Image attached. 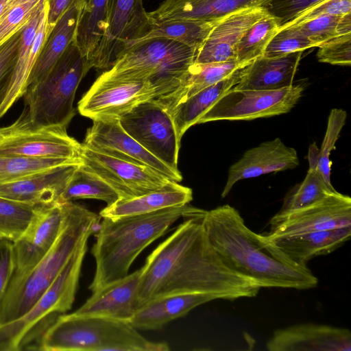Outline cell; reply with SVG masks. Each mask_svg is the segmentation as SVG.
I'll return each mask as SVG.
<instances>
[{
    "label": "cell",
    "mask_w": 351,
    "mask_h": 351,
    "mask_svg": "<svg viewBox=\"0 0 351 351\" xmlns=\"http://www.w3.org/2000/svg\"><path fill=\"white\" fill-rule=\"evenodd\" d=\"M204 211L185 218L147 256L141 267L137 309L178 293H204L230 301L257 295L261 288L227 267L213 248L202 224Z\"/></svg>",
    "instance_id": "obj_1"
},
{
    "label": "cell",
    "mask_w": 351,
    "mask_h": 351,
    "mask_svg": "<svg viewBox=\"0 0 351 351\" xmlns=\"http://www.w3.org/2000/svg\"><path fill=\"white\" fill-rule=\"evenodd\" d=\"M202 224L223 263L260 288L304 290L317 285L308 266L292 263L263 234L250 229L234 207L226 204L205 210Z\"/></svg>",
    "instance_id": "obj_2"
},
{
    "label": "cell",
    "mask_w": 351,
    "mask_h": 351,
    "mask_svg": "<svg viewBox=\"0 0 351 351\" xmlns=\"http://www.w3.org/2000/svg\"><path fill=\"white\" fill-rule=\"evenodd\" d=\"M202 210L188 204L146 214L102 218L91 250L96 267L88 289L93 292L126 276L145 248L162 236L178 219L195 215Z\"/></svg>",
    "instance_id": "obj_3"
},
{
    "label": "cell",
    "mask_w": 351,
    "mask_h": 351,
    "mask_svg": "<svg viewBox=\"0 0 351 351\" xmlns=\"http://www.w3.org/2000/svg\"><path fill=\"white\" fill-rule=\"evenodd\" d=\"M64 215L60 234L48 253L27 272L12 276L0 301V325L23 315L47 291L67 261L100 224L99 215L85 207L63 202Z\"/></svg>",
    "instance_id": "obj_4"
},
{
    "label": "cell",
    "mask_w": 351,
    "mask_h": 351,
    "mask_svg": "<svg viewBox=\"0 0 351 351\" xmlns=\"http://www.w3.org/2000/svg\"><path fill=\"white\" fill-rule=\"evenodd\" d=\"M43 351H166L167 343L150 341L129 322L62 314L43 335Z\"/></svg>",
    "instance_id": "obj_5"
},
{
    "label": "cell",
    "mask_w": 351,
    "mask_h": 351,
    "mask_svg": "<svg viewBox=\"0 0 351 351\" xmlns=\"http://www.w3.org/2000/svg\"><path fill=\"white\" fill-rule=\"evenodd\" d=\"M196 51L169 38L146 39L123 51L101 75L148 81L156 90L155 99L163 100L181 87Z\"/></svg>",
    "instance_id": "obj_6"
},
{
    "label": "cell",
    "mask_w": 351,
    "mask_h": 351,
    "mask_svg": "<svg viewBox=\"0 0 351 351\" xmlns=\"http://www.w3.org/2000/svg\"><path fill=\"white\" fill-rule=\"evenodd\" d=\"M87 241L73 253L47 291L21 317L0 325V351L37 350L46 330L72 307Z\"/></svg>",
    "instance_id": "obj_7"
},
{
    "label": "cell",
    "mask_w": 351,
    "mask_h": 351,
    "mask_svg": "<svg viewBox=\"0 0 351 351\" xmlns=\"http://www.w3.org/2000/svg\"><path fill=\"white\" fill-rule=\"evenodd\" d=\"M90 69L71 43L50 72L27 87L20 117L34 125L67 127L75 114L73 101L77 87Z\"/></svg>",
    "instance_id": "obj_8"
},
{
    "label": "cell",
    "mask_w": 351,
    "mask_h": 351,
    "mask_svg": "<svg viewBox=\"0 0 351 351\" xmlns=\"http://www.w3.org/2000/svg\"><path fill=\"white\" fill-rule=\"evenodd\" d=\"M304 90L302 84L276 90H237L233 87L204 113L197 123L249 121L285 114L295 106Z\"/></svg>",
    "instance_id": "obj_9"
},
{
    "label": "cell",
    "mask_w": 351,
    "mask_h": 351,
    "mask_svg": "<svg viewBox=\"0 0 351 351\" xmlns=\"http://www.w3.org/2000/svg\"><path fill=\"white\" fill-rule=\"evenodd\" d=\"M82 144L68 134L65 126L34 125L19 116L0 128V155L82 160Z\"/></svg>",
    "instance_id": "obj_10"
},
{
    "label": "cell",
    "mask_w": 351,
    "mask_h": 351,
    "mask_svg": "<svg viewBox=\"0 0 351 351\" xmlns=\"http://www.w3.org/2000/svg\"><path fill=\"white\" fill-rule=\"evenodd\" d=\"M123 130L143 148L175 171L181 139L168 111L156 99L139 104L119 119Z\"/></svg>",
    "instance_id": "obj_11"
},
{
    "label": "cell",
    "mask_w": 351,
    "mask_h": 351,
    "mask_svg": "<svg viewBox=\"0 0 351 351\" xmlns=\"http://www.w3.org/2000/svg\"><path fill=\"white\" fill-rule=\"evenodd\" d=\"M156 96L148 81L100 75L78 102L77 110L93 121L120 119L139 104Z\"/></svg>",
    "instance_id": "obj_12"
},
{
    "label": "cell",
    "mask_w": 351,
    "mask_h": 351,
    "mask_svg": "<svg viewBox=\"0 0 351 351\" xmlns=\"http://www.w3.org/2000/svg\"><path fill=\"white\" fill-rule=\"evenodd\" d=\"M147 12L143 0H109L105 33L92 68L108 70L123 51L148 33L151 26Z\"/></svg>",
    "instance_id": "obj_13"
},
{
    "label": "cell",
    "mask_w": 351,
    "mask_h": 351,
    "mask_svg": "<svg viewBox=\"0 0 351 351\" xmlns=\"http://www.w3.org/2000/svg\"><path fill=\"white\" fill-rule=\"evenodd\" d=\"M266 237H289L311 232L351 228V199L337 191L311 205L278 212L270 221Z\"/></svg>",
    "instance_id": "obj_14"
},
{
    "label": "cell",
    "mask_w": 351,
    "mask_h": 351,
    "mask_svg": "<svg viewBox=\"0 0 351 351\" xmlns=\"http://www.w3.org/2000/svg\"><path fill=\"white\" fill-rule=\"evenodd\" d=\"M81 159L82 166L109 184L119 199L143 195L171 181L148 166L95 151L83 144Z\"/></svg>",
    "instance_id": "obj_15"
},
{
    "label": "cell",
    "mask_w": 351,
    "mask_h": 351,
    "mask_svg": "<svg viewBox=\"0 0 351 351\" xmlns=\"http://www.w3.org/2000/svg\"><path fill=\"white\" fill-rule=\"evenodd\" d=\"M82 144L95 151L148 166L172 181L182 180L180 171L164 164L131 137L121 127L119 119L93 121Z\"/></svg>",
    "instance_id": "obj_16"
},
{
    "label": "cell",
    "mask_w": 351,
    "mask_h": 351,
    "mask_svg": "<svg viewBox=\"0 0 351 351\" xmlns=\"http://www.w3.org/2000/svg\"><path fill=\"white\" fill-rule=\"evenodd\" d=\"M64 215L63 203L45 207L25 232L12 242L14 269L12 276L27 272L48 253L60 234Z\"/></svg>",
    "instance_id": "obj_17"
},
{
    "label": "cell",
    "mask_w": 351,
    "mask_h": 351,
    "mask_svg": "<svg viewBox=\"0 0 351 351\" xmlns=\"http://www.w3.org/2000/svg\"><path fill=\"white\" fill-rule=\"evenodd\" d=\"M268 14L260 5L241 9L223 17L196 51L193 63L236 60V49L240 39L255 23Z\"/></svg>",
    "instance_id": "obj_18"
},
{
    "label": "cell",
    "mask_w": 351,
    "mask_h": 351,
    "mask_svg": "<svg viewBox=\"0 0 351 351\" xmlns=\"http://www.w3.org/2000/svg\"><path fill=\"white\" fill-rule=\"evenodd\" d=\"M269 351H350L347 328L314 323L295 324L274 331L266 343Z\"/></svg>",
    "instance_id": "obj_19"
},
{
    "label": "cell",
    "mask_w": 351,
    "mask_h": 351,
    "mask_svg": "<svg viewBox=\"0 0 351 351\" xmlns=\"http://www.w3.org/2000/svg\"><path fill=\"white\" fill-rule=\"evenodd\" d=\"M299 165L296 150L287 147L280 138L265 141L246 151L230 166L221 197L227 196L234 184L243 179L294 169Z\"/></svg>",
    "instance_id": "obj_20"
},
{
    "label": "cell",
    "mask_w": 351,
    "mask_h": 351,
    "mask_svg": "<svg viewBox=\"0 0 351 351\" xmlns=\"http://www.w3.org/2000/svg\"><path fill=\"white\" fill-rule=\"evenodd\" d=\"M47 21L45 2L22 30L16 62L8 93L0 107V119L23 96L27 90L30 74L49 33Z\"/></svg>",
    "instance_id": "obj_21"
},
{
    "label": "cell",
    "mask_w": 351,
    "mask_h": 351,
    "mask_svg": "<svg viewBox=\"0 0 351 351\" xmlns=\"http://www.w3.org/2000/svg\"><path fill=\"white\" fill-rule=\"evenodd\" d=\"M142 269L101 287L78 309L76 315L98 316L129 322L136 311Z\"/></svg>",
    "instance_id": "obj_22"
},
{
    "label": "cell",
    "mask_w": 351,
    "mask_h": 351,
    "mask_svg": "<svg viewBox=\"0 0 351 351\" xmlns=\"http://www.w3.org/2000/svg\"><path fill=\"white\" fill-rule=\"evenodd\" d=\"M79 165L56 167L19 180L0 184V197L45 206L60 203L62 194Z\"/></svg>",
    "instance_id": "obj_23"
},
{
    "label": "cell",
    "mask_w": 351,
    "mask_h": 351,
    "mask_svg": "<svg viewBox=\"0 0 351 351\" xmlns=\"http://www.w3.org/2000/svg\"><path fill=\"white\" fill-rule=\"evenodd\" d=\"M267 0H165L147 12L152 24L170 21H218L237 10L262 5Z\"/></svg>",
    "instance_id": "obj_24"
},
{
    "label": "cell",
    "mask_w": 351,
    "mask_h": 351,
    "mask_svg": "<svg viewBox=\"0 0 351 351\" xmlns=\"http://www.w3.org/2000/svg\"><path fill=\"white\" fill-rule=\"evenodd\" d=\"M350 237L351 228H343L289 237H265L292 263L307 266L311 259L334 252Z\"/></svg>",
    "instance_id": "obj_25"
},
{
    "label": "cell",
    "mask_w": 351,
    "mask_h": 351,
    "mask_svg": "<svg viewBox=\"0 0 351 351\" xmlns=\"http://www.w3.org/2000/svg\"><path fill=\"white\" fill-rule=\"evenodd\" d=\"M303 51L283 56L267 58L263 56L243 68L237 90H276L293 85Z\"/></svg>",
    "instance_id": "obj_26"
},
{
    "label": "cell",
    "mask_w": 351,
    "mask_h": 351,
    "mask_svg": "<svg viewBox=\"0 0 351 351\" xmlns=\"http://www.w3.org/2000/svg\"><path fill=\"white\" fill-rule=\"evenodd\" d=\"M192 199L193 192L190 188L171 180L165 186L143 195L119 199L107 205L99 215L101 218L117 219L184 206L189 204Z\"/></svg>",
    "instance_id": "obj_27"
},
{
    "label": "cell",
    "mask_w": 351,
    "mask_h": 351,
    "mask_svg": "<svg viewBox=\"0 0 351 351\" xmlns=\"http://www.w3.org/2000/svg\"><path fill=\"white\" fill-rule=\"evenodd\" d=\"M217 298L208 293H184L156 298L138 308L129 322L135 328L157 330L194 308Z\"/></svg>",
    "instance_id": "obj_28"
},
{
    "label": "cell",
    "mask_w": 351,
    "mask_h": 351,
    "mask_svg": "<svg viewBox=\"0 0 351 351\" xmlns=\"http://www.w3.org/2000/svg\"><path fill=\"white\" fill-rule=\"evenodd\" d=\"M84 7L82 4H74L58 19L45 38L30 74L27 87L42 80L73 42L78 19Z\"/></svg>",
    "instance_id": "obj_29"
},
{
    "label": "cell",
    "mask_w": 351,
    "mask_h": 351,
    "mask_svg": "<svg viewBox=\"0 0 351 351\" xmlns=\"http://www.w3.org/2000/svg\"><path fill=\"white\" fill-rule=\"evenodd\" d=\"M243 68L181 101L169 112L180 139L219 98L239 82Z\"/></svg>",
    "instance_id": "obj_30"
},
{
    "label": "cell",
    "mask_w": 351,
    "mask_h": 351,
    "mask_svg": "<svg viewBox=\"0 0 351 351\" xmlns=\"http://www.w3.org/2000/svg\"><path fill=\"white\" fill-rule=\"evenodd\" d=\"M244 66L236 60L223 62L193 63L181 87L169 97L160 101L156 100L169 112L181 101Z\"/></svg>",
    "instance_id": "obj_31"
},
{
    "label": "cell",
    "mask_w": 351,
    "mask_h": 351,
    "mask_svg": "<svg viewBox=\"0 0 351 351\" xmlns=\"http://www.w3.org/2000/svg\"><path fill=\"white\" fill-rule=\"evenodd\" d=\"M109 12V0H90L82 9L73 43L91 66L105 33Z\"/></svg>",
    "instance_id": "obj_32"
},
{
    "label": "cell",
    "mask_w": 351,
    "mask_h": 351,
    "mask_svg": "<svg viewBox=\"0 0 351 351\" xmlns=\"http://www.w3.org/2000/svg\"><path fill=\"white\" fill-rule=\"evenodd\" d=\"M220 20L170 21L154 23L148 33L136 43L152 38H165L197 50Z\"/></svg>",
    "instance_id": "obj_33"
},
{
    "label": "cell",
    "mask_w": 351,
    "mask_h": 351,
    "mask_svg": "<svg viewBox=\"0 0 351 351\" xmlns=\"http://www.w3.org/2000/svg\"><path fill=\"white\" fill-rule=\"evenodd\" d=\"M78 199H99L110 205L119 199V197L109 184L80 165L70 178L60 202Z\"/></svg>",
    "instance_id": "obj_34"
},
{
    "label": "cell",
    "mask_w": 351,
    "mask_h": 351,
    "mask_svg": "<svg viewBox=\"0 0 351 351\" xmlns=\"http://www.w3.org/2000/svg\"><path fill=\"white\" fill-rule=\"evenodd\" d=\"M47 206L0 197V236L15 241Z\"/></svg>",
    "instance_id": "obj_35"
},
{
    "label": "cell",
    "mask_w": 351,
    "mask_h": 351,
    "mask_svg": "<svg viewBox=\"0 0 351 351\" xmlns=\"http://www.w3.org/2000/svg\"><path fill=\"white\" fill-rule=\"evenodd\" d=\"M82 164V160L67 158L0 155V184L19 180L56 167Z\"/></svg>",
    "instance_id": "obj_36"
},
{
    "label": "cell",
    "mask_w": 351,
    "mask_h": 351,
    "mask_svg": "<svg viewBox=\"0 0 351 351\" xmlns=\"http://www.w3.org/2000/svg\"><path fill=\"white\" fill-rule=\"evenodd\" d=\"M279 29L277 19L269 14L255 23L240 39L236 49V60L247 66L263 56L265 48Z\"/></svg>",
    "instance_id": "obj_37"
},
{
    "label": "cell",
    "mask_w": 351,
    "mask_h": 351,
    "mask_svg": "<svg viewBox=\"0 0 351 351\" xmlns=\"http://www.w3.org/2000/svg\"><path fill=\"white\" fill-rule=\"evenodd\" d=\"M347 113L340 108H333L330 112L326 134L320 149L315 143L311 144L308 149V160L309 167L315 168L323 176L326 182L331 184L330 169L331 151L335 149V143L340 132L346 123Z\"/></svg>",
    "instance_id": "obj_38"
},
{
    "label": "cell",
    "mask_w": 351,
    "mask_h": 351,
    "mask_svg": "<svg viewBox=\"0 0 351 351\" xmlns=\"http://www.w3.org/2000/svg\"><path fill=\"white\" fill-rule=\"evenodd\" d=\"M337 191L314 167H309L304 180L285 197L280 212L299 209L319 202Z\"/></svg>",
    "instance_id": "obj_39"
},
{
    "label": "cell",
    "mask_w": 351,
    "mask_h": 351,
    "mask_svg": "<svg viewBox=\"0 0 351 351\" xmlns=\"http://www.w3.org/2000/svg\"><path fill=\"white\" fill-rule=\"evenodd\" d=\"M315 45L351 32V13L346 15H324L294 26Z\"/></svg>",
    "instance_id": "obj_40"
},
{
    "label": "cell",
    "mask_w": 351,
    "mask_h": 351,
    "mask_svg": "<svg viewBox=\"0 0 351 351\" xmlns=\"http://www.w3.org/2000/svg\"><path fill=\"white\" fill-rule=\"evenodd\" d=\"M45 2V0H14L0 16V45L23 27Z\"/></svg>",
    "instance_id": "obj_41"
},
{
    "label": "cell",
    "mask_w": 351,
    "mask_h": 351,
    "mask_svg": "<svg viewBox=\"0 0 351 351\" xmlns=\"http://www.w3.org/2000/svg\"><path fill=\"white\" fill-rule=\"evenodd\" d=\"M315 47L314 44L294 27L280 29L265 49L263 57L278 58Z\"/></svg>",
    "instance_id": "obj_42"
},
{
    "label": "cell",
    "mask_w": 351,
    "mask_h": 351,
    "mask_svg": "<svg viewBox=\"0 0 351 351\" xmlns=\"http://www.w3.org/2000/svg\"><path fill=\"white\" fill-rule=\"evenodd\" d=\"M24 27L0 45V107L8 90Z\"/></svg>",
    "instance_id": "obj_43"
},
{
    "label": "cell",
    "mask_w": 351,
    "mask_h": 351,
    "mask_svg": "<svg viewBox=\"0 0 351 351\" xmlns=\"http://www.w3.org/2000/svg\"><path fill=\"white\" fill-rule=\"evenodd\" d=\"M319 62L332 65H351V32L337 36L318 47Z\"/></svg>",
    "instance_id": "obj_44"
},
{
    "label": "cell",
    "mask_w": 351,
    "mask_h": 351,
    "mask_svg": "<svg viewBox=\"0 0 351 351\" xmlns=\"http://www.w3.org/2000/svg\"><path fill=\"white\" fill-rule=\"evenodd\" d=\"M321 1L322 0H267L262 6L269 15L277 19L280 29L302 12Z\"/></svg>",
    "instance_id": "obj_45"
},
{
    "label": "cell",
    "mask_w": 351,
    "mask_h": 351,
    "mask_svg": "<svg viewBox=\"0 0 351 351\" xmlns=\"http://www.w3.org/2000/svg\"><path fill=\"white\" fill-rule=\"evenodd\" d=\"M350 13L351 0H322L302 12L282 28L307 22L321 16L346 15Z\"/></svg>",
    "instance_id": "obj_46"
},
{
    "label": "cell",
    "mask_w": 351,
    "mask_h": 351,
    "mask_svg": "<svg viewBox=\"0 0 351 351\" xmlns=\"http://www.w3.org/2000/svg\"><path fill=\"white\" fill-rule=\"evenodd\" d=\"M14 269L12 241L0 239V301L1 300Z\"/></svg>",
    "instance_id": "obj_47"
},
{
    "label": "cell",
    "mask_w": 351,
    "mask_h": 351,
    "mask_svg": "<svg viewBox=\"0 0 351 351\" xmlns=\"http://www.w3.org/2000/svg\"><path fill=\"white\" fill-rule=\"evenodd\" d=\"M47 8V27L49 32L60 16L74 4L86 6L90 0H45Z\"/></svg>",
    "instance_id": "obj_48"
},
{
    "label": "cell",
    "mask_w": 351,
    "mask_h": 351,
    "mask_svg": "<svg viewBox=\"0 0 351 351\" xmlns=\"http://www.w3.org/2000/svg\"><path fill=\"white\" fill-rule=\"evenodd\" d=\"M14 0H0V16L3 13L6 8Z\"/></svg>",
    "instance_id": "obj_49"
},
{
    "label": "cell",
    "mask_w": 351,
    "mask_h": 351,
    "mask_svg": "<svg viewBox=\"0 0 351 351\" xmlns=\"http://www.w3.org/2000/svg\"><path fill=\"white\" fill-rule=\"evenodd\" d=\"M3 239V238H2V237L0 236V239Z\"/></svg>",
    "instance_id": "obj_50"
}]
</instances>
